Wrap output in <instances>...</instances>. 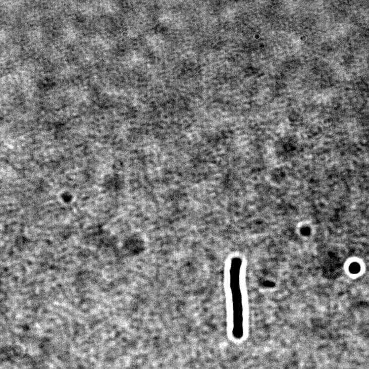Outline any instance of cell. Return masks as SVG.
I'll list each match as a JSON object with an SVG mask.
<instances>
[{"label":"cell","instance_id":"obj_2","mask_svg":"<svg viewBox=\"0 0 369 369\" xmlns=\"http://www.w3.org/2000/svg\"><path fill=\"white\" fill-rule=\"evenodd\" d=\"M349 270L352 274H356L360 272V267L357 262H353L350 266Z\"/></svg>","mask_w":369,"mask_h":369},{"label":"cell","instance_id":"obj_1","mask_svg":"<svg viewBox=\"0 0 369 369\" xmlns=\"http://www.w3.org/2000/svg\"><path fill=\"white\" fill-rule=\"evenodd\" d=\"M241 264L240 258H234L231 262L230 270L233 305L232 334L237 340L241 339L244 335L243 306L239 282Z\"/></svg>","mask_w":369,"mask_h":369}]
</instances>
